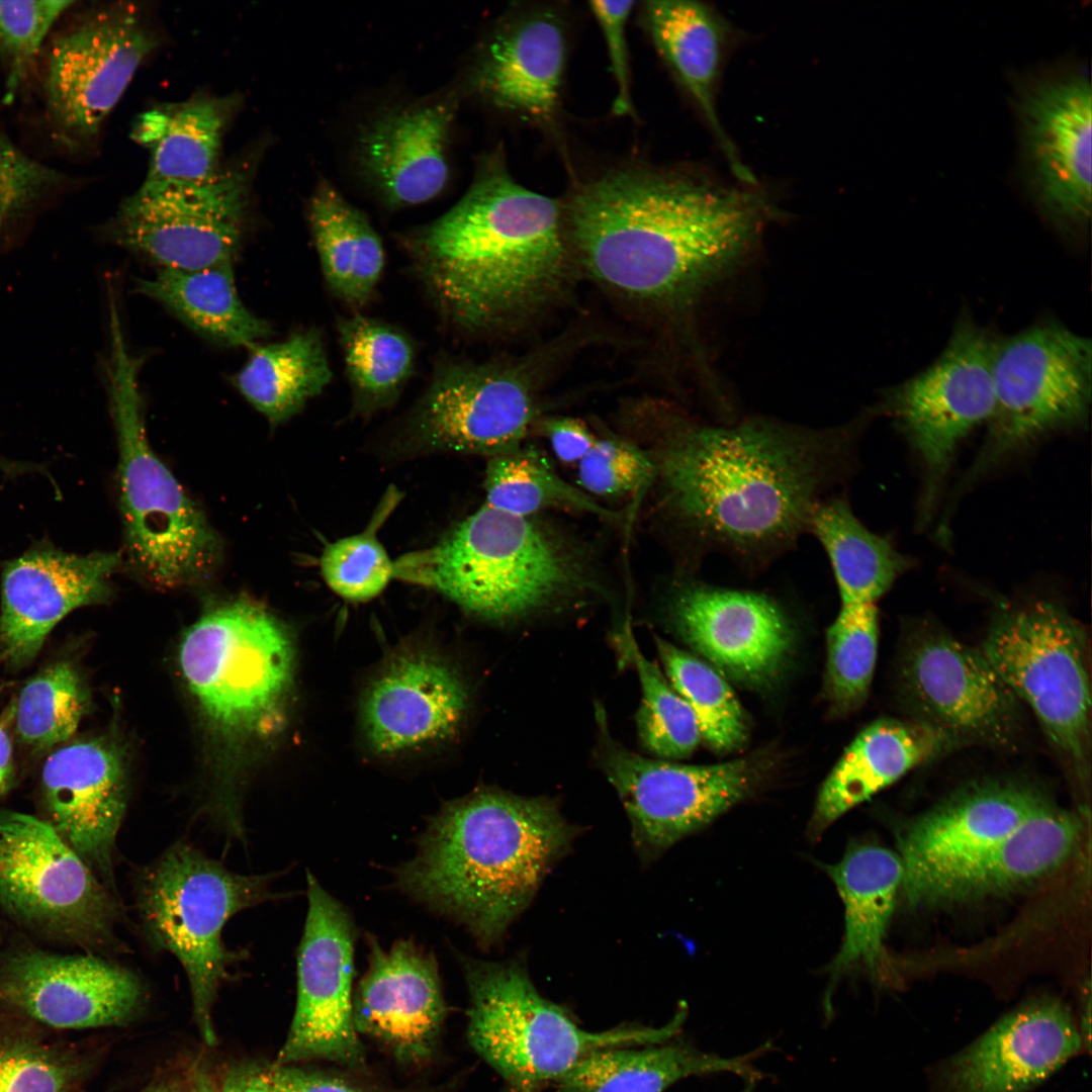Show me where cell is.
I'll list each match as a JSON object with an SVG mask.
<instances>
[{"mask_svg": "<svg viewBox=\"0 0 1092 1092\" xmlns=\"http://www.w3.org/2000/svg\"><path fill=\"white\" fill-rule=\"evenodd\" d=\"M135 291L166 307L193 331L216 343L249 350L272 334L266 321L243 303L233 265L197 270L162 269L140 279Z\"/></svg>", "mask_w": 1092, "mask_h": 1092, "instance_id": "cell-37", "label": "cell"}, {"mask_svg": "<svg viewBox=\"0 0 1092 1092\" xmlns=\"http://www.w3.org/2000/svg\"><path fill=\"white\" fill-rule=\"evenodd\" d=\"M1080 778L1089 769L1091 687L1084 627L1035 601L997 613L981 648Z\"/></svg>", "mask_w": 1092, "mask_h": 1092, "instance_id": "cell-11", "label": "cell"}, {"mask_svg": "<svg viewBox=\"0 0 1092 1092\" xmlns=\"http://www.w3.org/2000/svg\"><path fill=\"white\" fill-rule=\"evenodd\" d=\"M666 609L687 644L723 676L745 687L772 685L791 656L792 623L764 594L687 581L672 589Z\"/></svg>", "mask_w": 1092, "mask_h": 1092, "instance_id": "cell-22", "label": "cell"}, {"mask_svg": "<svg viewBox=\"0 0 1092 1092\" xmlns=\"http://www.w3.org/2000/svg\"><path fill=\"white\" fill-rule=\"evenodd\" d=\"M566 38L555 15L542 10L513 19L492 36L471 76L474 91L492 105L526 118L556 112L566 64Z\"/></svg>", "mask_w": 1092, "mask_h": 1092, "instance_id": "cell-29", "label": "cell"}, {"mask_svg": "<svg viewBox=\"0 0 1092 1092\" xmlns=\"http://www.w3.org/2000/svg\"><path fill=\"white\" fill-rule=\"evenodd\" d=\"M0 470H2L4 472H7L9 474L10 473L18 474V473H23V472H26V471H30V464L29 463H20V462L9 461V460H7L5 458H2L0 456Z\"/></svg>", "mask_w": 1092, "mask_h": 1092, "instance_id": "cell-57", "label": "cell"}, {"mask_svg": "<svg viewBox=\"0 0 1092 1092\" xmlns=\"http://www.w3.org/2000/svg\"><path fill=\"white\" fill-rule=\"evenodd\" d=\"M619 639L623 654L635 666L641 685L642 700L636 722L642 744L662 758L690 756L702 741L693 710L657 664L641 652L629 624L623 627Z\"/></svg>", "mask_w": 1092, "mask_h": 1092, "instance_id": "cell-46", "label": "cell"}, {"mask_svg": "<svg viewBox=\"0 0 1092 1092\" xmlns=\"http://www.w3.org/2000/svg\"><path fill=\"white\" fill-rule=\"evenodd\" d=\"M157 39L129 3L99 8L60 32L48 52L43 97L54 140L88 144L117 104Z\"/></svg>", "mask_w": 1092, "mask_h": 1092, "instance_id": "cell-14", "label": "cell"}, {"mask_svg": "<svg viewBox=\"0 0 1092 1092\" xmlns=\"http://www.w3.org/2000/svg\"><path fill=\"white\" fill-rule=\"evenodd\" d=\"M368 943L369 966L353 995L355 1027L402 1063L422 1064L434 1053L446 1015L437 962L411 940L389 950L372 937Z\"/></svg>", "mask_w": 1092, "mask_h": 1092, "instance_id": "cell-28", "label": "cell"}, {"mask_svg": "<svg viewBox=\"0 0 1092 1092\" xmlns=\"http://www.w3.org/2000/svg\"><path fill=\"white\" fill-rule=\"evenodd\" d=\"M452 100L383 115L360 140L362 166L388 203L408 206L438 195L448 179L445 146Z\"/></svg>", "mask_w": 1092, "mask_h": 1092, "instance_id": "cell-32", "label": "cell"}, {"mask_svg": "<svg viewBox=\"0 0 1092 1092\" xmlns=\"http://www.w3.org/2000/svg\"><path fill=\"white\" fill-rule=\"evenodd\" d=\"M293 646L283 623L238 597L210 607L185 633L182 674L211 722L230 736L274 730L291 688Z\"/></svg>", "mask_w": 1092, "mask_h": 1092, "instance_id": "cell-9", "label": "cell"}, {"mask_svg": "<svg viewBox=\"0 0 1092 1092\" xmlns=\"http://www.w3.org/2000/svg\"><path fill=\"white\" fill-rule=\"evenodd\" d=\"M1091 83L1082 72L1049 73L1022 85L1015 108L1027 183L1056 224L1091 215Z\"/></svg>", "mask_w": 1092, "mask_h": 1092, "instance_id": "cell-20", "label": "cell"}, {"mask_svg": "<svg viewBox=\"0 0 1092 1092\" xmlns=\"http://www.w3.org/2000/svg\"><path fill=\"white\" fill-rule=\"evenodd\" d=\"M469 704L465 681L451 663L426 648L405 647L381 665L361 703L370 749L392 756L451 739Z\"/></svg>", "mask_w": 1092, "mask_h": 1092, "instance_id": "cell-26", "label": "cell"}, {"mask_svg": "<svg viewBox=\"0 0 1092 1092\" xmlns=\"http://www.w3.org/2000/svg\"><path fill=\"white\" fill-rule=\"evenodd\" d=\"M850 435L753 419L731 427L676 423L655 457L668 512L699 542L766 561L808 531L847 471Z\"/></svg>", "mask_w": 1092, "mask_h": 1092, "instance_id": "cell-2", "label": "cell"}, {"mask_svg": "<svg viewBox=\"0 0 1092 1092\" xmlns=\"http://www.w3.org/2000/svg\"><path fill=\"white\" fill-rule=\"evenodd\" d=\"M106 382L118 447V495L124 564L162 588L209 578L222 542L203 511L153 450L139 384L141 359L129 350L118 312L109 313Z\"/></svg>", "mask_w": 1092, "mask_h": 1092, "instance_id": "cell-6", "label": "cell"}, {"mask_svg": "<svg viewBox=\"0 0 1092 1092\" xmlns=\"http://www.w3.org/2000/svg\"><path fill=\"white\" fill-rule=\"evenodd\" d=\"M1083 1050L1068 1006L1034 998L940 1062L932 1070L930 1092H1032Z\"/></svg>", "mask_w": 1092, "mask_h": 1092, "instance_id": "cell-25", "label": "cell"}, {"mask_svg": "<svg viewBox=\"0 0 1092 1092\" xmlns=\"http://www.w3.org/2000/svg\"><path fill=\"white\" fill-rule=\"evenodd\" d=\"M755 186L624 168L580 187L564 214L567 241L602 286L654 307L689 300L771 218Z\"/></svg>", "mask_w": 1092, "mask_h": 1092, "instance_id": "cell-1", "label": "cell"}, {"mask_svg": "<svg viewBox=\"0 0 1092 1092\" xmlns=\"http://www.w3.org/2000/svg\"><path fill=\"white\" fill-rule=\"evenodd\" d=\"M395 568L489 621L526 617L598 582L589 556L570 537L536 516L487 505Z\"/></svg>", "mask_w": 1092, "mask_h": 1092, "instance_id": "cell-5", "label": "cell"}, {"mask_svg": "<svg viewBox=\"0 0 1092 1092\" xmlns=\"http://www.w3.org/2000/svg\"><path fill=\"white\" fill-rule=\"evenodd\" d=\"M228 115L226 104L210 97H195L141 114L132 136L150 151L145 182L190 184L213 177L220 170Z\"/></svg>", "mask_w": 1092, "mask_h": 1092, "instance_id": "cell-36", "label": "cell"}, {"mask_svg": "<svg viewBox=\"0 0 1092 1092\" xmlns=\"http://www.w3.org/2000/svg\"><path fill=\"white\" fill-rule=\"evenodd\" d=\"M57 1032L0 1012V1092H79L94 1059Z\"/></svg>", "mask_w": 1092, "mask_h": 1092, "instance_id": "cell-41", "label": "cell"}, {"mask_svg": "<svg viewBox=\"0 0 1092 1092\" xmlns=\"http://www.w3.org/2000/svg\"><path fill=\"white\" fill-rule=\"evenodd\" d=\"M405 245L439 312L469 334L508 330L549 307L574 263L560 204L518 184L500 154Z\"/></svg>", "mask_w": 1092, "mask_h": 1092, "instance_id": "cell-3", "label": "cell"}, {"mask_svg": "<svg viewBox=\"0 0 1092 1092\" xmlns=\"http://www.w3.org/2000/svg\"><path fill=\"white\" fill-rule=\"evenodd\" d=\"M1081 830L1075 814L1043 799L1014 829L945 881L930 904L1003 895L1041 879L1066 860Z\"/></svg>", "mask_w": 1092, "mask_h": 1092, "instance_id": "cell-33", "label": "cell"}, {"mask_svg": "<svg viewBox=\"0 0 1092 1092\" xmlns=\"http://www.w3.org/2000/svg\"><path fill=\"white\" fill-rule=\"evenodd\" d=\"M372 524L363 532L329 544L320 560L322 575L340 597L364 602L377 597L396 575L395 563L376 537Z\"/></svg>", "mask_w": 1092, "mask_h": 1092, "instance_id": "cell-49", "label": "cell"}, {"mask_svg": "<svg viewBox=\"0 0 1092 1092\" xmlns=\"http://www.w3.org/2000/svg\"><path fill=\"white\" fill-rule=\"evenodd\" d=\"M596 720L599 766L625 808L644 863L745 799L761 779L760 761L752 757L708 765L644 757L612 737L600 705Z\"/></svg>", "mask_w": 1092, "mask_h": 1092, "instance_id": "cell-13", "label": "cell"}, {"mask_svg": "<svg viewBox=\"0 0 1092 1092\" xmlns=\"http://www.w3.org/2000/svg\"><path fill=\"white\" fill-rule=\"evenodd\" d=\"M644 16L657 52L712 131L733 174L744 185H757L717 111V92L730 40L726 20L704 3L682 0L647 1Z\"/></svg>", "mask_w": 1092, "mask_h": 1092, "instance_id": "cell-31", "label": "cell"}, {"mask_svg": "<svg viewBox=\"0 0 1092 1092\" xmlns=\"http://www.w3.org/2000/svg\"><path fill=\"white\" fill-rule=\"evenodd\" d=\"M578 464V480L584 491L620 497L640 491L655 478L650 455L619 437L597 438Z\"/></svg>", "mask_w": 1092, "mask_h": 1092, "instance_id": "cell-50", "label": "cell"}, {"mask_svg": "<svg viewBox=\"0 0 1092 1092\" xmlns=\"http://www.w3.org/2000/svg\"><path fill=\"white\" fill-rule=\"evenodd\" d=\"M996 343L969 316L961 317L937 359L887 396L892 417L924 468L928 506L958 444L992 417Z\"/></svg>", "mask_w": 1092, "mask_h": 1092, "instance_id": "cell-18", "label": "cell"}, {"mask_svg": "<svg viewBox=\"0 0 1092 1092\" xmlns=\"http://www.w3.org/2000/svg\"><path fill=\"white\" fill-rule=\"evenodd\" d=\"M46 821L116 893L113 856L126 807L120 753L104 738L80 739L55 748L40 775Z\"/></svg>", "mask_w": 1092, "mask_h": 1092, "instance_id": "cell-27", "label": "cell"}, {"mask_svg": "<svg viewBox=\"0 0 1092 1092\" xmlns=\"http://www.w3.org/2000/svg\"><path fill=\"white\" fill-rule=\"evenodd\" d=\"M577 834L549 798L479 790L446 803L430 819L415 856L396 870L397 886L489 948Z\"/></svg>", "mask_w": 1092, "mask_h": 1092, "instance_id": "cell-4", "label": "cell"}, {"mask_svg": "<svg viewBox=\"0 0 1092 1092\" xmlns=\"http://www.w3.org/2000/svg\"><path fill=\"white\" fill-rule=\"evenodd\" d=\"M219 1092H384L293 1065L244 1063L232 1068Z\"/></svg>", "mask_w": 1092, "mask_h": 1092, "instance_id": "cell-52", "label": "cell"}, {"mask_svg": "<svg viewBox=\"0 0 1092 1092\" xmlns=\"http://www.w3.org/2000/svg\"><path fill=\"white\" fill-rule=\"evenodd\" d=\"M308 218L329 289L353 306L365 304L384 268L378 234L367 217L326 181L310 199Z\"/></svg>", "mask_w": 1092, "mask_h": 1092, "instance_id": "cell-38", "label": "cell"}, {"mask_svg": "<svg viewBox=\"0 0 1092 1092\" xmlns=\"http://www.w3.org/2000/svg\"><path fill=\"white\" fill-rule=\"evenodd\" d=\"M844 905V935L831 964V987L845 972L863 967L880 972L884 940L903 880L899 854L874 844L849 848L825 867Z\"/></svg>", "mask_w": 1092, "mask_h": 1092, "instance_id": "cell-35", "label": "cell"}, {"mask_svg": "<svg viewBox=\"0 0 1092 1092\" xmlns=\"http://www.w3.org/2000/svg\"><path fill=\"white\" fill-rule=\"evenodd\" d=\"M64 180L62 173L29 157L0 129V226L31 210Z\"/></svg>", "mask_w": 1092, "mask_h": 1092, "instance_id": "cell-51", "label": "cell"}, {"mask_svg": "<svg viewBox=\"0 0 1092 1092\" xmlns=\"http://www.w3.org/2000/svg\"><path fill=\"white\" fill-rule=\"evenodd\" d=\"M297 952V999L275 1063L329 1061L358 1066L364 1050L353 1018L355 927L344 906L310 874Z\"/></svg>", "mask_w": 1092, "mask_h": 1092, "instance_id": "cell-19", "label": "cell"}, {"mask_svg": "<svg viewBox=\"0 0 1092 1092\" xmlns=\"http://www.w3.org/2000/svg\"><path fill=\"white\" fill-rule=\"evenodd\" d=\"M13 700L0 716V799L15 784V764L10 728L13 725Z\"/></svg>", "mask_w": 1092, "mask_h": 1092, "instance_id": "cell-55", "label": "cell"}, {"mask_svg": "<svg viewBox=\"0 0 1092 1092\" xmlns=\"http://www.w3.org/2000/svg\"><path fill=\"white\" fill-rule=\"evenodd\" d=\"M483 485L485 505L516 516L535 517L545 510L562 509L608 521L620 519L616 512L559 477L541 454L521 446L489 459Z\"/></svg>", "mask_w": 1092, "mask_h": 1092, "instance_id": "cell-43", "label": "cell"}, {"mask_svg": "<svg viewBox=\"0 0 1092 1092\" xmlns=\"http://www.w3.org/2000/svg\"><path fill=\"white\" fill-rule=\"evenodd\" d=\"M634 1H592L590 11L600 25L608 54L617 94L613 111L617 115L632 113L630 71L626 27Z\"/></svg>", "mask_w": 1092, "mask_h": 1092, "instance_id": "cell-53", "label": "cell"}, {"mask_svg": "<svg viewBox=\"0 0 1092 1092\" xmlns=\"http://www.w3.org/2000/svg\"><path fill=\"white\" fill-rule=\"evenodd\" d=\"M537 357L438 365L411 421L427 450L497 456L520 447L534 425Z\"/></svg>", "mask_w": 1092, "mask_h": 1092, "instance_id": "cell-16", "label": "cell"}, {"mask_svg": "<svg viewBox=\"0 0 1092 1092\" xmlns=\"http://www.w3.org/2000/svg\"><path fill=\"white\" fill-rule=\"evenodd\" d=\"M13 727L24 746L46 752L66 743L76 732L88 706L79 671L68 660L47 664L13 699Z\"/></svg>", "mask_w": 1092, "mask_h": 1092, "instance_id": "cell-45", "label": "cell"}, {"mask_svg": "<svg viewBox=\"0 0 1092 1092\" xmlns=\"http://www.w3.org/2000/svg\"><path fill=\"white\" fill-rule=\"evenodd\" d=\"M754 1083H748L747 1086L740 1092H753Z\"/></svg>", "mask_w": 1092, "mask_h": 1092, "instance_id": "cell-59", "label": "cell"}, {"mask_svg": "<svg viewBox=\"0 0 1092 1092\" xmlns=\"http://www.w3.org/2000/svg\"><path fill=\"white\" fill-rule=\"evenodd\" d=\"M902 695L914 719L961 745L1009 747L1022 724L1020 701L982 649L930 624L913 630L899 664Z\"/></svg>", "mask_w": 1092, "mask_h": 1092, "instance_id": "cell-17", "label": "cell"}, {"mask_svg": "<svg viewBox=\"0 0 1092 1092\" xmlns=\"http://www.w3.org/2000/svg\"><path fill=\"white\" fill-rule=\"evenodd\" d=\"M879 638L876 604L840 605L827 630L826 692L840 712L858 708L874 675Z\"/></svg>", "mask_w": 1092, "mask_h": 1092, "instance_id": "cell-47", "label": "cell"}, {"mask_svg": "<svg viewBox=\"0 0 1092 1092\" xmlns=\"http://www.w3.org/2000/svg\"><path fill=\"white\" fill-rule=\"evenodd\" d=\"M995 404L973 472L1054 430L1083 424L1091 403V341L1054 323L996 343Z\"/></svg>", "mask_w": 1092, "mask_h": 1092, "instance_id": "cell-12", "label": "cell"}, {"mask_svg": "<svg viewBox=\"0 0 1092 1092\" xmlns=\"http://www.w3.org/2000/svg\"><path fill=\"white\" fill-rule=\"evenodd\" d=\"M339 340L357 413L395 402L413 373L415 349L396 327L359 313L339 317Z\"/></svg>", "mask_w": 1092, "mask_h": 1092, "instance_id": "cell-42", "label": "cell"}, {"mask_svg": "<svg viewBox=\"0 0 1092 1092\" xmlns=\"http://www.w3.org/2000/svg\"><path fill=\"white\" fill-rule=\"evenodd\" d=\"M144 999L133 972L97 954L34 948L0 954V1012L54 1031L123 1024Z\"/></svg>", "mask_w": 1092, "mask_h": 1092, "instance_id": "cell-21", "label": "cell"}, {"mask_svg": "<svg viewBox=\"0 0 1092 1092\" xmlns=\"http://www.w3.org/2000/svg\"><path fill=\"white\" fill-rule=\"evenodd\" d=\"M71 0L0 1V62L4 74L3 101H13L30 73L41 47Z\"/></svg>", "mask_w": 1092, "mask_h": 1092, "instance_id": "cell-48", "label": "cell"}, {"mask_svg": "<svg viewBox=\"0 0 1092 1092\" xmlns=\"http://www.w3.org/2000/svg\"><path fill=\"white\" fill-rule=\"evenodd\" d=\"M1043 800L1025 786L969 785L911 821L899 837L902 888L914 905L1014 829Z\"/></svg>", "mask_w": 1092, "mask_h": 1092, "instance_id": "cell-24", "label": "cell"}, {"mask_svg": "<svg viewBox=\"0 0 1092 1092\" xmlns=\"http://www.w3.org/2000/svg\"><path fill=\"white\" fill-rule=\"evenodd\" d=\"M192 1092H219L207 1075L200 1072L195 1075Z\"/></svg>", "mask_w": 1092, "mask_h": 1092, "instance_id": "cell-56", "label": "cell"}, {"mask_svg": "<svg viewBox=\"0 0 1092 1092\" xmlns=\"http://www.w3.org/2000/svg\"><path fill=\"white\" fill-rule=\"evenodd\" d=\"M768 1046L731 1058L672 1038L647 1045L606 1049L577 1062L551 1087L552 1092H663L681 1079L723 1072L755 1084L763 1074L752 1062Z\"/></svg>", "mask_w": 1092, "mask_h": 1092, "instance_id": "cell-34", "label": "cell"}, {"mask_svg": "<svg viewBox=\"0 0 1092 1092\" xmlns=\"http://www.w3.org/2000/svg\"><path fill=\"white\" fill-rule=\"evenodd\" d=\"M541 430L557 458L565 463H578L597 441L582 422L572 418H550L543 422Z\"/></svg>", "mask_w": 1092, "mask_h": 1092, "instance_id": "cell-54", "label": "cell"}, {"mask_svg": "<svg viewBox=\"0 0 1092 1092\" xmlns=\"http://www.w3.org/2000/svg\"><path fill=\"white\" fill-rule=\"evenodd\" d=\"M332 376L322 335L312 328L281 342L255 345L233 382L270 424L278 425L320 394Z\"/></svg>", "mask_w": 1092, "mask_h": 1092, "instance_id": "cell-39", "label": "cell"}, {"mask_svg": "<svg viewBox=\"0 0 1092 1092\" xmlns=\"http://www.w3.org/2000/svg\"><path fill=\"white\" fill-rule=\"evenodd\" d=\"M123 552H67L39 543L7 560L1 572L0 659L27 666L53 629L73 611L105 603Z\"/></svg>", "mask_w": 1092, "mask_h": 1092, "instance_id": "cell-23", "label": "cell"}, {"mask_svg": "<svg viewBox=\"0 0 1092 1092\" xmlns=\"http://www.w3.org/2000/svg\"><path fill=\"white\" fill-rule=\"evenodd\" d=\"M147 1092H178V1091L171 1088V1087H169V1086H158V1087L152 1088L151 1090H149Z\"/></svg>", "mask_w": 1092, "mask_h": 1092, "instance_id": "cell-58", "label": "cell"}, {"mask_svg": "<svg viewBox=\"0 0 1092 1092\" xmlns=\"http://www.w3.org/2000/svg\"><path fill=\"white\" fill-rule=\"evenodd\" d=\"M462 963L469 991V1043L514 1092H542L598 1051L669 1040L688 1014L680 1004L662 1026L623 1024L588 1031L538 992L520 959L467 958Z\"/></svg>", "mask_w": 1092, "mask_h": 1092, "instance_id": "cell-7", "label": "cell"}, {"mask_svg": "<svg viewBox=\"0 0 1092 1092\" xmlns=\"http://www.w3.org/2000/svg\"><path fill=\"white\" fill-rule=\"evenodd\" d=\"M832 568L840 605L876 604L909 562L884 537L869 530L841 496L814 510L809 528Z\"/></svg>", "mask_w": 1092, "mask_h": 1092, "instance_id": "cell-40", "label": "cell"}, {"mask_svg": "<svg viewBox=\"0 0 1092 1092\" xmlns=\"http://www.w3.org/2000/svg\"><path fill=\"white\" fill-rule=\"evenodd\" d=\"M271 875H241L185 842H176L136 876L135 901L154 948L174 954L191 991L193 1016L208 1045L216 1043L212 1008L229 970L245 953L226 948L234 915L274 899Z\"/></svg>", "mask_w": 1092, "mask_h": 1092, "instance_id": "cell-8", "label": "cell"}, {"mask_svg": "<svg viewBox=\"0 0 1092 1092\" xmlns=\"http://www.w3.org/2000/svg\"><path fill=\"white\" fill-rule=\"evenodd\" d=\"M0 909L22 927L86 953L122 952L123 911L42 817L0 810Z\"/></svg>", "mask_w": 1092, "mask_h": 1092, "instance_id": "cell-10", "label": "cell"}, {"mask_svg": "<svg viewBox=\"0 0 1092 1092\" xmlns=\"http://www.w3.org/2000/svg\"><path fill=\"white\" fill-rule=\"evenodd\" d=\"M249 186L245 169L235 167L198 183L144 182L121 203L110 233L115 243L162 269L232 264L244 234Z\"/></svg>", "mask_w": 1092, "mask_h": 1092, "instance_id": "cell-15", "label": "cell"}, {"mask_svg": "<svg viewBox=\"0 0 1092 1092\" xmlns=\"http://www.w3.org/2000/svg\"><path fill=\"white\" fill-rule=\"evenodd\" d=\"M668 681L693 710L701 739L717 753L740 749L747 741L746 714L724 676L711 664L655 637Z\"/></svg>", "mask_w": 1092, "mask_h": 1092, "instance_id": "cell-44", "label": "cell"}, {"mask_svg": "<svg viewBox=\"0 0 1092 1092\" xmlns=\"http://www.w3.org/2000/svg\"><path fill=\"white\" fill-rule=\"evenodd\" d=\"M961 746L919 720L879 719L863 728L822 784L810 822L818 837L839 817L915 766Z\"/></svg>", "mask_w": 1092, "mask_h": 1092, "instance_id": "cell-30", "label": "cell"}]
</instances>
